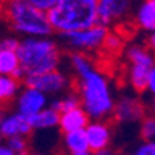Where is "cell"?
I'll return each instance as SVG.
<instances>
[{
  "mask_svg": "<svg viewBox=\"0 0 155 155\" xmlns=\"http://www.w3.org/2000/svg\"><path fill=\"white\" fill-rule=\"evenodd\" d=\"M17 58L20 68L27 76L44 74L58 70L59 48L54 41L48 37H25L19 41Z\"/></svg>",
  "mask_w": 155,
  "mask_h": 155,
  "instance_id": "3",
  "label": "cell"
},
{
  "mask_svg": "<svg viewBox=\"0 0 155 155\" xmlns=\"http://www.w3.org/2000/svg\"><path fill=\"white\" fill-rule=\"evenodd\" d=\"M78 107H81V99H79V96L74 95V93H70L65 98L61 99V113L74 110Z\"/></svg>",
  "mask_w": 155,
  "mask_h": 155,
  "instance_id": "23",
  "label": "cell"
},
{
  "mask_svg": "<svg viewBox=\"0 0 155 155\" xmlns=\"http://www.w3.org/2000/svg\"><path fill=\"white\" fill-rule=\"evenodd\" d=\"M62 143L65 150L73 155V153H81V152H88V141H87V135L85 130H76V132H70V134H64Z\"/></svg>",
  "mask_w": 155,
  "mask_h": 155,
  "instance_id": "14",
  "label": "cell"
},
{
  "mask_svg": "<svg viewBox=\"0 0 155 155\" xmlns=\"http://www.w3.org/2000/svg\"><path fill=\"white\" fill-rule=\"evenodd\" d=\"M5 12L12 28L27 37H47L53 31L48 23L47 12L36 9L28 0L9 2Z\"/></svg>",
  "mask_w": 155,
  "mask_h": 155,
  "instance_id": "4",
  "label": "cell"
},
{
  "mask_svg": "<svg viewBox=\"0 0 155 155\" xmlns=\"http://www.w3.org/2000/svg\"><path fill=\"white\" fill-rule=\"evenodd\" d=\"M27 87L36 88L44 95H56L64 92L68 87V78L59 70L48 71L44 74H36V76H27L25 78Z\"/></svg>",
  "mask_w": 155,
  "mask_h": 155,
  "instance_id": "6",
  "label": "cell"
},
{
  "mask_svg": "<svg viewBox=\"0 0 155 155\" xmlns=\"http://www.w3.org/2000/svg\"><path fill=\"white\" fill-rule=\"evenodd\" d=\"M102 47H106L109 51H112V53H115V51H120L121 47H123V41H121V37L118 34H115V33H109L107 37H106V41H104V45Z\"/></svg>",
  "mask_w": 155,
  "mask_h": 155,
  "instance_id": "24",
  "label": "cell"
},
{
  "mask_svg": "<svg viewBox=\"0 0 155 155\" xmlns=\"http://www.w3.org/2000/svg\"><path fill=\"white\" fill-rule=\"evenodd\" d=\"M134 155H155V141H143L135 149Z\"/></svg>",
  "mask_w": 155,
  "mask_h": 155,
  "instance_id": "26",
  "label": "cell"
},
{
  "mask_svg": "<svg viewBox=\"0 0 155 155\" xmlns=\"http://www.w3.org/2000/svg\"><path fill=\"white\" fill-rule=\"evenodd\" d=\"M59 118H61V113L47 107L28 120H30V124L33 129H39L41 130V129H53V127L59 126Z\"/></svg>",
  "mask_w": 155,
  "mask_h": 155,
  "instance_id": "16",
  "label": "cell"
},
{
  "mask_svg": "<svg viewBox=\"0 0 155 155\" xmlns=\"http://www.w3.org/2000/svg\"><path fill=\"white\" fill-rule=\"evenodd\" d=\"M135 22L141 30L149 33L155 31V0H146L140 3L135 12Z\"/></svg>",
  "mask_w": 155,
  "mask_h": 155,
  "instance_id": "13",
  "label": "cell"
},
{
  "mask_svg": "<svg viewBox=\"0 0 155 155\" xmlns=\"http://www.w3.org/2000/svg\"><path fill=\"white\" fill-rule=\"evenodd\" d=\"M150 68L141 65H130L129 68V82L135 92H144L147 90V79H149Z\"/></svg>",
  "mask_w": 155,
  "mask_h": 155,
  "instance_id": "17",
  "label": "cell"
},
{
  "mask_svg": "<svg viewBox=\"0 0 155 155\" xmlns=\"http://www.w3.org/2000/svg\"><path fill=\"white\" fill-rule=\"evenodd\" d=\"M19 41L16 37H5L0 41V51H17Z\"/></svg>",
  "mask_w": 155,
  "mask_h": 155,
  "instance_id": "27",
  "label": "cell"
},
{
  "mask_svg": "<svg viewBox=\"0 0 155 155\" xmlns=\"http://www.w3.org/2000/svg\"><path fill=\"white\" fill-rule=\"evenodd\" d=\"M33 132V127L30 124V120L20 113H9L6 116H2V124H0V135L6 140L14 137H23L27 138Z\"/></svg>",
  "mask_w": 155,
  "mask_h": 155,
  "instance_id": "11",
  "label": "cell"
},
{
  "mask_svg": "<svg viewBox=\"0 0 155 155\" xmlns=\"http://www.w3.org/2000/svg\"><path fill=\"white\" fill-rule=\"evenodd\" d=\"M149 48L155 51V31L150 33V36H149Z\"/></svg>",
  "mask_w": 155,
  "mask_h": 155,
  "instance_id": "32",
  "label": "cell"
},
{
  "mask_svg": "<svg viewBox=\"0 0 155 155\" xmlns=\"http://www.w3.org/2000/svg\"><path fill=\"white\" fill-rule=\"evenodd\" d=\"M0 124H2V115H0ZM0 137H2V135H0Z\"/></svg>",
  "mask_w": 155,
  "mask_h": 155,
  "instance_id": "36",
  "label": "cell"
},
{
  "mask_svg": "<svg viewBox=\"0 0 155 155\" xmlns=\"http://www.w3.org/2000/svg\"><path fill=\"white\" fill-rule=\"evenodd\" d=\"M20 82L14 81L9 76H0V104L14 99L19 95Z\"/></svg>",
  "mask_w": 155,
  "mask_h": 155,
  "instance_id": "18",
  "label": "cell"
},
{
  "mask_svg": "<svg viewBox=\"0 0 155 155\" xmlns=\"http://www.w3.org/2000/svg\"><path fill=\"white\" fill-rule=\"evenodd\" d=\"M6 146L11 149V152L14 155H25L28 150L27 138H23V137H14V138L6 140Z\"/></svg>",
  "mask_w": 155,
  "mask_h": 155,
  "instance_id": "22",
  "label": "cell"
},
{
  "mask_svg": "<svg viewBox=\"0 0 155 155\" xmlns=\"http://www.w3.org/2000/svg\"><path fill=\"white\" fill-rule=\"evenodd\" d=\"M113 116L120 123H135L143 120L144 107L135 96H123L115 102Z\"/></svg>",
  "mask_w": 155,
  "mask_h": 155,
  "instance_id": "8",
  "label": "cell"
},
{
  "mask_svg": "<svg viewBox=\"0 0 155 155\" xmlns=\"http://www.w3.org/2000/svg\"><path fill=\"white\" fill-rule=\"evenodd\" d=\"M17 113L31 118V116L37 115L44 109L48 107V98L42 92H39L36 88L27 87L25 85L23 90H20L17 95Z\"/></svg>",
  "mask_w": 155,
  "mask_h": 155,
  "instance_id": "7",
  "label": "cell"
},
{
  "mask_svg": "<svg viewBox=\"0 0 155 155\" xmlns=\"http://www.w3.org/2000/svg\"><path fill=\"white\" fill-rule=\"evenodd\" d=\"M93 155H116V153H115V150H112L110 147H107V149H102L99 152H95Z\"/></svg>",
  "mask_w": 155,
  "mask_h": 155,
  "instance_id": "31",
  "label": "cell"
},
{
  "mask_svg": "<svg viewBox=\"0 0 155 155\" xmlns=\"http://www.w3.org/2000/svg\"><path fill=\"white\" fill-rule=\"evenodd\" d=\"M88 123H90V118L85 113V110L82 107H78L74 110L61 113L58 127L61 129L62 134H70V132H76V130H85Z\"/></svg>",
  "mask_w": 155,
  "mask_h": 155,
  "instance_id": "12",
  "label": "cell"
},
{
  "mask_svg": "<svg viewBox=\"0 0 155 155\" xmlns=\"http://www.w3.org/2000/svg\"><path fill=\"white\" fill-rule=\"evenodd\" d=\"M150 110H152V113L155 115V96H153L152 101H150Z\"/></svg>",
  "mask_w": 155,
  "mask_h": 155,
  "instance_id": "33",
  "label": "cell"
},
{
  "mask_svg": "<svg viewBox=\"0 0 155 155\" xmlns=\"http://www.w3.org/2000/svg\"><path fill=\"white\" fill-rule=\"evenodd\" d=\"M129 9H130V2H127V0H99L96 8L98 23L102 27H107L113 20L124 17Z\"/></svg>",
  "mask_w": 155,
  "mask_h": 155,
  "instance_id": "10",
  "label": "cell"
},
{
  "mask_svg": "<svg viewBox=\"0 0 155 155\" xmlns=\"http://www.w3.org/2000/svg\"><path fill=\"white\" fill-rule=\"evenodd\" d=\"M126 56L129 62H130V65H141V67H147V68H152L155 65V56L149 50L140 47V45L129 47L126 51Z\"/></svg>",
  "mask_w": 155,
  "mask_h": 155,
  "instance_id": "15",
  "label": "cell"
},
{
  "mask_svg": "<svg viewBox=\"0 0 155 155\" xmlns=\"http://www.w3.org/2000/svg\"><path fill=\"white\" fill-rule=\"evenodd\" d=\"M19 67L20 62L16 51H0V76L11 78Z\"/></svg>",
  "mask_w": 155,
  "mask_h": 155,
  "instance_id": "19",
  "label": "cell"
},
{
  "mask_svg": "<svg viewBox=\"0 0 155 155\" xmlns=\"http://www.w3.org/2000/svg\"><path fill=\"white\" fill-rule=\"evenodd\" d=\"M109 31L107 27L102 25H95V27L84 30V31H76V33H68V34H61L68 42L70 47L81 50V51H92L104 45V41L107 37Z\"/></svg>",
  "mask_w": 155,
  "mask_h": 155,
  "instance_id": "5",
  "label": "cell"
},
{
  "mask_svg": "<svg viewBox=\"0 0 155 155\" xmlns=\"http://www.w3.org/2000/svg\"><path fill=\"white\" fill-rule=\"evenodd\" d=\"M0 155H14L11 152V149L6 146V144H2L0 143Z\"/></svg>",
  "mask_w": 155,
  "mask_h": 155,
  "instance_id": "30",
  "label": "cell"
},
{
  "mask_svg": "<svg viewBox=\"0 0 155 155\" xmlns=\"http://www.w3.org/2000/svg\"><path fill=\"white\" fill-rule=\"evenodd\" d=\"M147 90L155 96V65L149 71V79H147Z\"/></svg>",
  "mask_w": 155,
  "mask_h": 155,
  "instance_id": "28",
  "label": "cell"
},
{
  "mask_svg": "<svg viewBox=\"0 0 155 155\" xmlns=\"http://www.w3.org/2000/svg\"><path fill=\"white\" fill-rule=\"evenodd\" d=\"M140 135L144 141H155V116L143 118L140 126Z\"/></svg>",
  "mask_w": 155,
  "mask_h": 155,
  "instance_id": "21",
  "label": "cell"
},
{
  "mask_svg": "<svg viewBox=\"0 0 155 155\" xmlns=\"http://www.w3.org/2000/svg\"><path fill=\"white\" fill-rule=\"evenodd\" d=\"M85 135L90 152L95 153L109 147L112 141V129L106 121H90L85 127Z\"/></svg>",
  "mask_w": 155,
  "mask_h": 155,
  "instance_id": "9",
  "label": "cell"
},
{
  "mask_svg": "<svg viewBox=\"0 0 155 155\" xmlns=\"http://www.w3.org/2000/svg\"><path fill=\"white\" fill-rule=\"evenodd\" d=\"M28 2L39 11L42 12H48L50 9H53L56 6V3L59 2V0H28Z\"/></svg>",
  "mask_w": 155,
  "mask_h": 155,
  "instance_id": "25",
  "label": "cell"
},
{
  "mask_svg": "<svg viewBox=\"0 0 155 155\" xmlns=\"http://www.w3.org/2000/svg\"><path fill=\"white\" fill-rule=\"evenodd\" d=\"M11 78H12L14 81L20 82V81H25V78H27V74H25V71H23V70L19 67V68H17L14 73H12V76H11Z\"/></svg>",
  "mask_w": 155,
  "mask_h": 155,
  "instance_id": "29",
  "label": "cell"
},
{
  "mask_svg": "<svg viewBox=\"0 0 155 155\" xmlns=\"http://www.w3.org/2000/svg\"><path fill=\"white\" fill-rule=\"evenodd\" d=\"M27 155H41V153H27Z\"/></svg>",
  "mask_w": 155,
  "mask_h": 155,
  "instance_id": "35",
  "label": "cell"
},
{
  "mask_svg": "<svg viewBox=\"0 0 155 155\" xmlns=\"http://www.w3.org/2000/svg\"><path fill=\"white\" fill-rule=\"evenodd\" d=\"M73 155H93V152H81V153H73Z\"/></svg>",
  "mask_w": 155,
  "mask_h": 155,
  "instance_id": "34",
  "label": "cell"
},
{
  "mask_svg": "<svg viewBox=\"0 0 155 155\" xmlns=\"http://www.w3.org/2000/svg\"><path fill=\"white\" fill-rule=\"evenodd\" d=\"M70 64H71L73 71L78 74V78H82L87 73H90L92 70H95V67H93V64L90 62V59L84 53H79V51H74V53L70 54Z\"/></svg>",
  "mask_w": 155,
  "mask_h": 155,
  "instance_id": "20",
  "label": "cell"
},
{
  "mask_svg": "<svg viewBox=\"0 0 155 155\" xmlns=\"http://www.w3.org/2000/svg\"><path fill=\"white\" fill-rule=\"evenodd\" d=\"M98 0H59L47 12L51 30L61 34L84 31L98 25Z\"/></svg>",
  "mask_w": 155,
  "mask_h": 155,
  "instance_id": "1",
  "label": "cell"
},
{
  "mask_svg": "<svg viewBox=\"0 0 155 155\" xmlns=\"http://www.w3.org/2000/svg\"><path fill=\"white\" fill-rule=\"evenodd\" d=\"M78 90H79L81 107L85 110L90 120L102 121L107 116L113 115L115 109L113 92L104 73L95 68L85 76L79 78Z\"/></svg>",
  "mask_w": 155,
  "mask_h": 155,
  "instance_id": "2",
  "label": "cell"
}]
</instances>
